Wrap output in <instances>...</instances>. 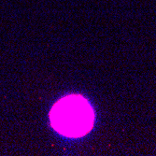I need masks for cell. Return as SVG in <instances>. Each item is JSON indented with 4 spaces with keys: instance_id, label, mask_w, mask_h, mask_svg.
Segmentation results:
<instances>
[{
    "instance_id": "cell-1",
    "label": "cell",
    "mask_w": 156,
    "mask_h": 156,
    "mask_svg": "<svg viewBox=\"0 0 156 156\" xmlns=\"http://www.w3.org/2000/svg\"><path fill=\"white\" fill-rule=\"evenodd\" d=\"M51 121L56 131L65 136L78 137L92 128L94 112L84 98L70 95L62 98L53 106Z\"/></svg>"
}]
</instances>
